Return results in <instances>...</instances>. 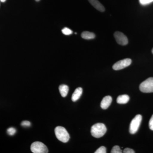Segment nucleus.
Segmentation results:
<instances>
[{"label":"nucleus","mask_w":153,"mask_h":153,"mask_svg":"<svg viewBox=\"0 0 153 153\" xmlns=\"http://www.w3.org/2000/svg\"><path fill=\"white\" fill-rule=\"evenodd\" d=\"M106 131V127L104 124L98 123L91 127V132L92 136L99 138L104 136Z\"/></svg>","instance_id":"nucleus-1"},{"label":"nucleus","mask_w":153,"mask_h":153,"mask_svg":"<svg viewBox=\"0 0 153 153\" xmlns=\"http://www.w3.org/2000/svg\"><path fill=\"white\" fill-rule=\"evenodd\" d=\"M55 135L57 139L63 143L68 141L70 136L65 128L62 126H57L55 130Z\"/></svg>","instance_id":"nucleus-2"},{"label":"nucleus","mask_w":153,"mask_h":153,"mask_svg":"<svg viewBox=\"0 0 153 153\" xmlns=\"http://www.w3.org/2000/svg\"><path fill=\"white\" fill-rule=\"evenodd\" d=\"M140 89L143 93L153 92V77H149L141 83Z\"/></svg>","instance_id":"nucleus-3"},{"label":"nucleus","mask_w":153,"mask_h":153,"mask_svg":"<svg viewBox=\"0 0 153 153\" xmlns=\"http://www.w3.org/2000/svg\"><path fill=\"white\" fill-rule=\"evenodd\" d=\"M142 120V116L140 114H137L131 120L129 126L130 134H135L138 130L141 123Z\"/></svg>","instance_id":"nucleus-4"},{"label":"nucleus","mask_w":153,"mask_h":153,"mask_svg":"<svg viewBox=\"0 0 153 153\" xmlns=\"http://www.w3.org/2000/svg\"><path fill=\"white\" fill-rule=\"evenodd\" d=\"M31 150L34 153H48V149L47 146L41 142H35L31 146Z\"/></svg>","instance_id":"nucleus-5"},{"label":"nucleus","mask_w":153,"mask_h":153,"mask_svg":"<svg viewBox=\"0 0 153 153\" xmlns=\"http://www.w3.org/2000/svg\"><path fill=\"white\" fill-rule=\"evenodd\" d=\"M131 60L129 58H126L120 60L114 64L112 68L114 70H119L129 66L131 63Z\"/></svg>","instance_id":"nucleus-6"},{"label":"nucleus","mask_w":153,"mask_h":153,"mask_svg":"<svg viewBox=\"0 0 153 153\" xmlns=\"http://www.w3.org/2000/svg\"><path fill=\"white\" fill-rule=\"evenodd\" d=\"M114 35L116 41L119 44L125 46L128 44V39L123 33L117 31L115 32Z\"/></svg>","instance_id":"nucleus-7"},{"label":"nucleus","mask_w":153,"mask_h":153,"mask_svg":"<svg viewBox=\"0 0 153 153\" xmlns=\"http://www.w3.org/2000/svg\"><path fill=\"white\" fill-rule=\"evenodd\" d=\"M112 101V99L111 97L110 96L105 97L100 103L101 108L103 109H107L111 104Z\"/></svg>","instance_id":"nucleus-8"},{"label":"nucleus","mask_w":153,"mask_h":153,"mask_svg":"<svg viewBox=\"0 0 153 153\" xmlns=\"http://www.w3.org/2000/svg\"><path fill=\"white\" fill-rule=\"evenodd\" d=\"M91 4L97 10L103 12L105 10L104 6L98 0H88Z\"/></svg>","instance_id":"nucleus-9"},{"label":"nucleus","mask_w":153,"mask_h":153,"mask_svg":"<svg viewBox=\"0 0 153 153\" xmlns=\"http://www.w3.org/2000/svg\"><path fill=\"white\" fill-rule=\"evenodd\" d=\"M82 88L78 87L75 89L74 93L72 94L71 97V100L73 102L76 101L78 100L80 96L82 95Z\"/></svg>","instance_id":"nucleus-10"},{"label":"nucleus","mask_w":153,"mask_h":153,"mask_svg":"<svg viewBox=\"0 0 153 153\" xmlns=\"http://www.w3.org/2000/svg\"><path fill=\"white\" fill-rule=\"evenodd\" d=\"M129 100L130 97L128 95L123 94L118 97L117 102L119 104H126L128 102Z\"/></svg>","instance_id":"nucleus-11"},{"label":"nucleus","mask_w":153,"mask_h":153,"mask_svg":"<svg viewBox=\"0 0 153 153\" xmlns=\"http://www.w3.org/2000/svg\"><path fill=\"white\" fill-rule=\"evenodd\" d=\"M81 37L85 40H91L95 38V35L94 33L91 32L84 31L81 34Z\"/></svg>","instance_id":"nucleus-12"},{"label":"nucleus","mask_w":153,"mask_h":153,"mask_svg":"<svg viewBox=\"0 0 153 153\" xmlns=\"http://www.w3.org/2000/svg\"><path fill=\"white\" fill-rule=\"evenodd\" d=\"M60 94L63 97H66L68 92V87L66 85H61L59 87Z\"/></svg>","instance_id":"nucleus-13"},{"label":"nucleus","mask_w":153,"mask_h":153,"mask_svg":"<svg viewBox=\"0 0 153 153\" xmlns=\"http://www.w3.org/2000/svg\"><path fill=\"white\" fill-rule=\"evenodd\" d=\"M122 152V151L121 150L120 147L118 146H114L111 152V153H121Z\"/></svg>","instance_id":"nucleus-14"},{"label":"nucleus","mask_w":153,"mask_h":153,"mask_svg":"<svg viewBox=\"0 0 153 153\" xmlns=\"http://www.w3.org/2000/svg\"><path fill=\"white\" fill-rule=\"evenodd\" d=\"M62 32L64 35H66V36L71 35L73 33L72 30L69 29V28L66 27L63 28L62 30Z\"/></svg>","instance_id":"nucleus-15"},{"label":"nucleus","mask_w":153,"mask_h":153,"mask_svg":"<svg viewBox=\"0 0 153 153\" xmlns=\"http://www.w3.org/2000/svg\"><path fill=\"white\" fill-rule=\"evenodd\" d=\"M7 132V133L8 134L12 136L13 135L16 133V130L14 128L11 127L8 129Z\"/></svg>","instance_id":"nucleus-16"},{"label":"nucleus","mask_w":153,"mask_h":153,"mask_svg":"<svg viewBox=\"0 0 153 153\" xmlns=\"http://www.w3.org/2000/svg\"><path fill=\"white\" fill-rule=\"evenodd\" d=\"M140 4L142 5H146L153 2V0H139Z\"/></svg>","instance_id":"nucleus-17"},{"label":"nucleus","mask_w":153,"mask_h":153,"mask_svg":"<svg viewBox=\"0 0 153 153\" xmlns=\"http://www.w3.org/2000/svg\"><path fill=\"white\" fill-rule=\"evenodd\" d=\"M95 153H106V149L104 146H101L98 148L96 152Z\"/></svg>","instance_id":"nucleus-18"},{"label":"nucleus","mask_w":153,"mask_h":153,"mask_svg":"<svg viewBox=\"0 0 153 153\" xmlns=\"http://www.w3.org/2000/svg\"><path fill=\"white\" fill-rule=\"evenodd\" d=\"M21 125L23 127H30L31 125V123L30 122L28 121H23V122L21 123Z\"/></svg>","instance_id":"nucleus-19"},{"label":"nucleus","mask_w":153,"mask_h":153,"mask_svg":"<svg viewBox=\"0 0 153 153\" xmlns=\"http://www.w3.org/2000/svg\"><path fill=\"white\" fill-rule=\"evenodd\" d=\"M149 127L151 130L153 131V114L151 117L149 122Z\"/></svg>","instance_id":"nucleus-20"},{"label":"nucleus","mask_w":153,"mask_h":153,"mask_svg":"<svg viewBox=\"0 0 153 153\" xmlns=\"http://www.w3.org/2000/svg\"><path fill=\"white\" fill-rule=\"evenodd\" d=\"M124 153H134V151L130 148H126L123 151Z\"/></svg>","instance_id":"nucleus-21"},{"label":"nucleus","mask_w":153,"mask_h":153,"mask_svg":"<svg viewBox=\"0 0 153 153\" xmlns=\"http://www.w3.org/2000/svg\"><path fill=\"white\" fill-rule=\"evenodd\" d=\"M6 1V0H1V2H5Z\"/></svg>","instance_id":"nucleus-22"},{"label":"nucleus","mask_w":153,"mask_h":153,"mask_svg":"<svg viewBox=\"0 0 153 153\" xmlns=\"http://www.w3.org/2000/svg\"><path fill=\"white\" fill-rule=\"evenodd\" d=\"M36 1H40V0H36Z\"/></svg>","instance_id":"nucleus-23"},{"label":"nucleus","mask_w":153,"mask_h":153,"mask_svg":"<svg viewBox=\"0 0 153 153\" xmlns=\"http://www.w3.org/2000/svg\"><path fill=\"white\" fill-rule=\"evenodd\" d=\"M152 53L153 54V48L152 49Z\"/></svg>","instance_id":"nucleus-24"},{"label":"nucleus","mask_w":153,"mask_h":153,"mask_svg":"<svg viewBox=\"0 0 153 153\" xmlns=\"http://www.w3.org/2000/svg\"><path fill=\"white\" fill-rule=\"evenodd\" d=\"M0 2H1V0H0Z\"/></svg>","instance_id":"nucleus-25"}]
</instances>
